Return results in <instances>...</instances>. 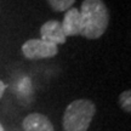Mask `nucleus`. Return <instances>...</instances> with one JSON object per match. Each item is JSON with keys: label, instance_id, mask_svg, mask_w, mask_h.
<instances>
[{"label": "nucleus", "instance_id": "f257e3e1", "mask_svg": "<svg viewBox=\"0 0 131 131\" xmlns=\"http://www.w3.org/2000/svg\"><path fill=\"white\" fill-rule=\"evenodd\" d=\"M83 21L81 37L94 40L104 34L109 23V11L102 0H84L80 7Z\"/></svg>", "mask_w": 131, "mask_h": 131}, {"label": "nucleus", "instance_id": "f03ea898", "mask_svg": "<svg viewBox=\"0 0 131 131\" xmlns=\"http://www.w3.org/2000/svg\"><path fill=\"white\" fill-rule=\"evenodd\" d=\"M96 104L90 100H75L70 102L63 114V130L64 131H88L92 122Z\"/></svg>", "mask_w": 131, "mask_h": 131}, {"label": "nucleus", "instance_id": "7ed1b4c3", "mask_svg": "<svg viewBox=\"0 0 131 131\" xmlns=\"http://www.w3.org/2000/svg\"><path fill=\"white\" fill-rule=\"evenodd\" d=\"M22 53L28 60L52 58L58 53V46L42 39H29L22 45Z\"/></svg>", "mask_w": 131, "mask_h": 131}, {"label": "nucleus", "instance_id": "20e7f679", "mask_svg": "<svg viewBox=\"0 0 131 131\" xmlns=\"http://www.w3.org/2000/svg\"><path fill=\"white\" fill-rule=\"evenodd\" d=\"M40 39L55 45L64 44L67 37L64 35V32L62 29L61 22H58L56 19H50L45 22L40 28Z\"/></svg>", "mask_w": 131, "mask_h": 131}, {"label": "nucleus", "instance_id": "39448f33", "mask_svg": "<svg viewBox=\"0 0 131 131\" xmlns=\"http://www.w3.org/2000/svg\"><path fill=\"white\" fill-rule=\"evenodd\" d=\"M62 29L66 37H74L80 35L83 29V21L80 16V11L75 7H70L66 11L63 21L61 22Z\"/></svg>", "mask_w": 131, "mask_h": 131}, {"label": "nucleus", "instance_id": "423d86ee", "mask_svg": "<svg viewBox=\"0 0 131 131\" xmlns=\"http://www.w3.org/2000/svg\"><path fill=\"white\" fill-rule=\"evenodd\" d=\"M22 127L24 131H55L52 123L41 113H30L23 119Z\"/></svg>", "mask_w": 131, "mask_h": 131}, {"label": "nucleus", "instance_id": "0eeeda50", "mask_svg": "<svg viewBox=\"0 0 131 131\" xmlns=\"http://www.w3.org/2000/svg\"><path fill=\"white\" fill-rule=\"evenodd\" d=\"M47 3L53 11L62 12V11H67L68 9H70L74 5L75 0H47Z\"/></svg>", "mask_w": 131, "mask_h": 131}, {"label": "nucleus", "instance_id": "6e6552de", "mask_svg": "<svg viewBox=\"0 0 131 131\" xmlns=\"http://www.w3.org/2000/svg\"><path fill=\"white\" fill-rule=\"evenodd\" d=\"M119 103L120 107L123 108V111L126 113L131 112V92L130 90H125L124 92L120 94L119 96Z\"/></svg>", "mask_w": 131, "mask_h": 131}, {"label": "nucleus", "instance_id": "1a4fd4ad", "mask_svg": "<svg viewBox=\"0 0 131 131\" xmlns=\"http://www.w3.org/2000/svg\"><path fill=\"white\" fill-rule=\"evenodd\" d=\"M6 88H7V85L5 84L4 81H1V80H0V98L3 97V95H4Z\"/></svg>", "mask_w": 131, "mask_h": 131}, {"label": "nucleus", "instance_id": "9d476101", "mask_svg": "<svg viewBox=\"0 0 131 131\" xmlns=\"http://www.w3.org/2000/svg\"><path fill=\"white\" fill-rule=\"evenodd\" d=\"M0 131H5V130H4V126H3L1 124H0Z\"/></svg>", "mask_w": 131, "mask_h": 131}]
</instances>
